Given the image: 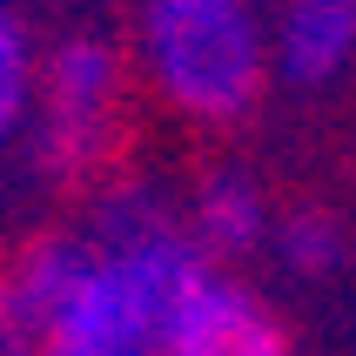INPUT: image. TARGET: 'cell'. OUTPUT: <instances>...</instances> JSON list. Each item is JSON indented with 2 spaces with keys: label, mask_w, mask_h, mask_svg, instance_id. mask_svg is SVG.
Masks as SVG:
<instances>
[{
  "label": "cell",
  "mask_w": 356,
  "mask_h": 356,
  "mask_svg": "<svg viewBox=\"0 0 356 356\" xmlns=\"http://www.w3.org/2000/svg\"><path fill=\"white\" fill-rule=\"evenodd\" d=\"M269 256L296 282H323V276H337L343 262H350V236H343V222L323 216V209H289V216H276Z\"/></svg>",
  "instance_id": "cell-7"
},
{
  "label": "cell",
  "mask_w": 356,
  "mask_h": 356,
  "mask_svg": "<svg viewBox=\"0 0 356 356\" xmlns=\"http://www.w3.org/2000/svg\"><path fill=\"white\" fill-rule=\"evenodd\" d=\"M168 356H296V343H289L282 316L236 269H222L202 289V302L188 309V323H181V337H175Z\"/></svg>",
  "instance_id": "cell-5"
},
{
  "label": "cell",
  "mask_w": 356,
  "mask_h": 356,
  "mask_svg": "<svg viewBox=\"0 0 356 356\" xmlns=\"http://www.w3.org/2000/svg\"><path fill=\"white\" fill-rule=\"evenodd\" d=\"M128 60L141 95L188 128H242L269 95V0H135Z\"/></svg>",
  "instance_id": "cell-1"
},
{
  "label": "cell",
  "mask_w": 356,
  "mask_h": 356,
  "mask_svg": "<svg viewBox=\"0 0 356 356\" xmlns=\"http://www.w3.org/2000/svg\"><path fill=\"white\" fill-rule=\"evenodd\" d=\"M141 95L128 34L115 27H60L40 40V74H34V121H27V155L20 168L40 188H81L101 181L121 155L128 135V101Z\"/></svg>",
  "instance_id": "cell-2"
},
{
  "label": "cell",
  "mask_w": 356,
  "mask_h": 356,
  "mask_svg": "<svg viewBox=\"0 0 356 356\" xmlns=\"http://www.w3.org/2000/svg\"><path fill=\"white\" fill-rule=\"evenodd\" d=\"M356 67V0H269V74L323 95Z\"/></svg>",
  "instance_id": "cell-3"
},
{
  "label": "cell",
  "mask_w": 356,
  "mask_h": 356,
  "mask_svg": "<svg viewBox=\"0 0 356 356\" xmlns=\"http://www.w3.org/2000/svg\"><path fill=\"white\" fill-rule=\"evenodd\" d=\"M0 356H40L34 350V323H27V309H20L7 269H0Z\"/></svg>",
  "instance_id": "cell-8"
},
{
  "label": "cell",
  "mask_w": 356,
  "mask_h": 356,
  "mask_svg": "<svg viewBox=\"0 0 356 356\" xmlns=\"http://www.w3.org/2000/svg\"><path fill=\"white\" fill-rule=\"evenodd\" d=\"M181 222H188V236H195L216 262L236 269V262H249V256L269 249V236H276V202H269V188H262L249 168L216 161V168H202V175L188 181Z\"/></svg>",
  "instance_id": "cell-4"
},
{
  "label": "cell",
  "mask_w": 356,
  "mask_h": 356,
  "mask_svg": "<svg viewBox=\"0 0 356 356\" xmlns=\"http://www.w3.org/2000/svg\"><path fill=\"white\" fill-rule=\"evenodd\" d=\"M34 74H40V34H34V20L20 14V0H0V168L27 155Z\"/></svg>",
  "instance_id": "cell-6"
}]
</instances>
